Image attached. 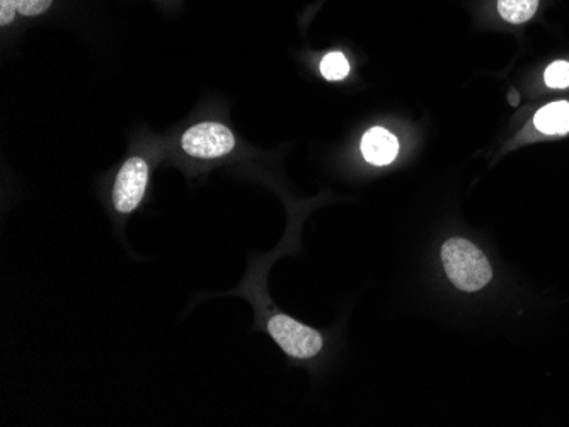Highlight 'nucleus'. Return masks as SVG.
I'll return each instance as SVG.
<instances>
[{"mask_svg": "<svg viewBox=\"0 0 569 427\" xmlns=\"http://www.w3.org/2000/svg\"><path fill=\"white\" fill-rule=\"evenodd\" d=\"M544 80L552 89H566L569 86V64L565 61L555 62L547 67Z\"/></svg>", "mask_w": 569, "mask_h": 427, "instance_id": "obj_9", "label": "nucleus"}, {"mask_svg": "<svg viewBox=\"0 0 569 427\" xmlns=\"http://www.w3.org/2000/svg\"><path fill=\"white\" fill-rule=\"evenodd\" d=\"M269 333L276 344L295 360H310L321 352L325 339L313 327L297 322L288 315L278 314L269 322Z\"/></svg>", "mask_w": 569, "mask_h": 427, "instance_id": "obj_2", "label": "nucleus"}, {"mask_svg": "<svg viewBox=\"0 0 569 427\" xmlns=\"http://www.w3.org/2000/svg\"><path fill=\"white\" fill-rule=\"evenodd\" d=\"M183 151L195 158H220L234 151L236 139L229 128L220 123H198L182 139Z\"/></svg>", "mask_w": 569, "mask_h": 427, "instance_id": "obj_3", "label": "nucleus"}, {"mask_svg": "<svg viewBox=\"0 0 569 427\" xmlns=\"http://www.w3.org/2000/svg\"><path fill=\"white\" fill-rule=\"evenodd\" d=\"M534 124L544 135H565L569 132V102H550L537 111Z\"/></svg>", "mask_w": 569, "mask_h": 427, "instance_id": "obj_6", "label": "nucleus"}, {"mask_svg": "<svg viewBox=\"0 0 569 427\" xmlns=\"http://www.w3.org/2000/svg\"><path fill=\"white\" fill-rule=\"evenodd\" d=\"M149 184V164L142 157L124 162L113 186V207L118 214H132L144 199Z\"/></svg>", "mask_w": 569, "mask_h": 427, "instance_id": "obj_4", "label": "nucleus"}, {"mask_svg": "<svg viewBox=\"0 0 569 427\" xmlns=\"http://www.w3.org/2000/svg\"><path fill=\"white\" fill-rule=\"evenodd\" d=\"M362 154L372 165H389L400 154V142L385 128L373 127L362 139Z\"/></svg>", "mask_w": 569, "mask_h": 427, "instance_id": "obj_5", "label": "nucleus"}, {"mask_svg": "<svg viewBox=\"0 0 569 427\" xmlns=\"http://www.w3.org/2000/svg\"><path fill=\"white\" fill-rule=\"evenodd\" d=\"M539 0H497V12L512 24L527 23L536 14Z\"/></svg>", "mask_w": 569, "mask_h": 427, "instance_id": "obj_7", "label": "nucleus"}, {"mask_svg": "<svg viewBox=\"0 0 569 427\" xmlns=\"http://www.w3.org/2000/svg\"><path fill=\"white\" fill-rule=\"evenodd\" d=\"M441 263L446 267L450 282L462 292H479L493 277V270L486 255L466 239L456 237L447 240L441 248Z\"/></svg>", "mask_w": 569, "mask_h": 427, "instance_id": "obj_1", "label": "nucleus"}, {"mask_svg": "<svg viewBox=\"0 0 569 427\" xmlns=\"http://www.w3.org/2000/svg\"><path fill=\"white\" fill-rule=\"evenodd\" d=\"M15 12H18V0H0V24L12 23Z\"/></svg>", "mask_w": 569, "mask_h": 427, "instance_id": "obj_11", "label": "nucleus"}, {"mask_svg": "<svg viewBox=\"0 0 569 427\" xmlns=\"http://www.w3.org/2000/svg\"><path fill=\"white\" fill-rule=\"evenodd\" d=\"M53 0H18V11L23 15H40L52 6Z\"/></svg>", "mask_w": 569, "mask_h": 427, "instance_id": "obj_10", "label": "nucleus"}, {"mask_svg": "<svg viewBox=\"0 0 569 427\" xmlns=\"http://www.w3.org/2000/svg\"><path fill=\"white\" fill-rule=\"evenodd\" d=\"M321 74L326 80L331 83H340L350 76V62L347 61L343 53H328L321 62Z\"/></svg>", "mask_w": 569, "mask_h": 427, "instance_id": "obj_8", "label": "nucleus"}]
</instances>
